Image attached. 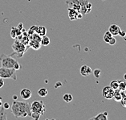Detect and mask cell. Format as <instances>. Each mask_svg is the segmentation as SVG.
<instances>
[{
	"instance_id": "obj_1",
	"label": "cell",
	"mask_w": 126,
	"mask_h": 120,
	"mask_svg": "<svg viewBox=\"0 0 126 120\" xmlns=\"http://www.w3.org/2000/svg\"><path fill=\"white\" fill-rule=\"evenodd\" d=\"M11 111L15 118H25L31 117V107L30 104L27 101H19L15 100L11 104Z\"/></svg>"
},
{
	"instance_id": "obj_2",
	"label": "cell",
	"mask_w": 126,
	"mask_h": 120,
	"mask_svg": "<svg viewBox=\"0 0 126 120\" xmlns=\"http://www.w3.org/2000/svg\"><path fill=\"white\" fill-rule=\"evenodd\" d=\"M0 62H1L2 67L14 69V66L17 60L12 57V55H6L2 53L0 56Z\"/></svg>"
},
{
	"instance_id": "obj_3",
	"label": "cell",
	"mask_w": 126,
	"mask_h": 120,
	"mask_svg": "<svg viewBox=\"0 0 126 120\" xmlns=\"http://www.w3.org/2000/svg\"><path fill=\"white\" fill-rule=\"evenodd\" d=\"M0 78L3 79H13L14 81H16V70L14 69L1 66L0 67Z\"/></svg>"
},
{
	"instance_id": "obj_4",
	"label": "cell",
	"mask_w": 126,
	"mask_h": 120,
	"mask_svg": "<svg viewBox=\"0 0 126 120\" xmlns=\"http://www.w3.org/2000/svg\"><path fill=\"white\" fill-rule=\"evenodd\" d=\"M31 111L36 112L40 114L41 115H44L45 113V104L42 100H35L33 101L30 105Z\"/></svg>"
},
{
	"instance_id": "obj_5",
	"label": "cell",
	"mask_w": 126,
	"mask_h": 120,
	"mask_svg": "<svg viewBox=\"0 0 126 120\" xmlns=\"http://www.w3.org/2000/svg\"><path fill=\"white\" fill-rule=\"evenodd\" d=\"M13 50L15 51L14 54H16L18 57H22L24 53L27 51V47L25 44H23L20 40H15L12 45Z\"/></svg>"
},
{
	"instance_id": "obj_6",
	"label": "cell",
	"mask_w": 126,
	"mask_h": 120,
	"mask_svg": "<svg viewBox=\"0 0 126 120\" xmlns=\"http://www.w3.org/2000/svg\"><path fill=\"white\" fill-rule=\"evenodd\" d=\"M113 94H114V90H112L109 85L104 87V89L102 90V96L108 100L113 98Z\"/></svg>"
},
{
	"instance_id": "obj_7",
	"label": "cell",
	"mask_w": 126,
	"mask_h": 120,
	"mask_svg": "<svg viewBox=\"0 0 126 120\" xmlns=\"http://www.w3.org/2000/svg\"><path fill=\"white\" fill-rule=\"evenodd\" d=\"M66 3L67 4L69 8L75 9L78 11H80V2H79V0H66Z\"/></svg>"
},
{
	"instance_id": "obj_8",
	"label": "cell",
	"mask_w": 126,
	"mask_h": 120,
	"mask_svg": "<svg viewBox=\"0 0 126 120\" xmlns=\"http://www.w3.org/2000/svg\"><path fill=\"white\" fill-rule=\"evenodd\" d=\"M79 72H80V74L83 77H87V76H89L92 73H93V69H91V67L84 64V65L81 66Z\"/></svg>"
},
{
	"instance_id": "obj_9",
	"label": "cell",
	"mask_w": 126,
	"mask_h": 120,
	"mask_svg": "<svg viewBox=\"0 0 126 120\" xmlns=\"http://www.w3.org/2000/svg\"><path fill=\"white\" fill-rule=\"evenodd\" d=\"M121 30V27H120L116 23H112L111 25L109 26V32L112 34L113 36H118V33Z\"/></svg>"
},
{
	"instance_id": "obj_10",
	"label": "cell",
	"mask_w": 126,
	"mask_h": 120,
	"mask_svg": "<svg viewBox=\"0 0 126 120\" xmlns=\"http://www.w3.org/2000/svg\"><path fill=\"white\" fill-rule=\"evenodd\" d=\"M32 93L29 89H23V90L20 91V96L23 100H28L29 98H32Z\"/></svg>"
},
{
	"instance_id": "obj_11",
	"label": "cell",
	"mask_w": 126,
	"mask_h": 120,
	"mask_svg": "<svg viewBox=\"0 0 126 120\" xmlns=\"http://www.w3.org/2000/svg\"><path fill=\"white\" fill-rule=\"evenodd\" d=\"M29 46L31 48H32L34 50H39L42 45L40 40H29Z\"/></svg>"
},
{
	"instance_id": "obj_12",
	"label": "cell",
	"mask_w": 126,
	"mask_h": 120,
	"mask_svg": "<svg viewBox=\"0 0 126 120\" xmlns=\"http://www.w3.org/2000/svg\"><path fill=\"white\" fill-rule=\"evenodd\" d=\"M67 11H68V17H69V20H77V15H78V13L79 11L75 10V9H72V8H69L67 9Z\"/></svg>"
},
{
	"instance_id": "obj_13",
	"label": "cell",
	"mask_w": 126,
	"mask_h": 120,
	"mask_svg": "<svg viewBox=\"0 0 126 120\" xmlns=\"http://www.w3.org/2000/svg\"><path fill=\"white\" fill-rule=\"evenodd\" d=\"M21 34H22V32L17 27H13L11 30V36L14 39H15L18 36L21 35Z\"/></svg>"
},
{
	"instance_id": "obj_14",
	"label": "cell",
	"mask_w": 126,
	"mask_h": 120,
	"mask_svg": "<svg viewBox=\"0 0 126 120\" xmlns=\"http://www.w3.org/2000/svg\"><path fill=\"white\" fill-rule=\"evenodd\" d=\"M91 119L93 120H107L108 119V112L105 111L104 113H100L97 115L94 116L93 118H92Z\"/></svg>"
},
{
	"instance_id": "obj_15",
	"label": "cell",
	"mask_w": 126,
	"mask_h": 120,
	"mask_svg": "<svg viewBox=\"0 0 126 120\" xmlns=\"http://www.w3.org/2000/svg\"><path fill=\"white\" fill-rule=\"evenodd\" d=\"M113 98L115 99V101H121L123 97H122V90H120L119 89L114 90V94H113Z\"/></svg>"
},
{
	"instance_id": "obj_16",
	"label": "cell",
	"mask_w": 126,
	"mask_h": 120,
	"mask_svg": "<svg viewBox=\"0 0 126 120\" xmlns=\"http://www.w3.org/2000/svg\"><path fill=\"white\" fill-rule=\"evenodd\" d=\"M36 33L40 36H46V34H47V28L44 26H38L37 29H36Z\"/></svg>"
},
{
	"instance_id": "obj_17",
	"label": "cell",
	"mask_w": 126,
	"mask_h": 120,
	"mask_svg": "<svg viewBox=\"0 0 126 120\" xmlns=\"http://www.w3.org/2000/svg\"><path fill=\"white\" fill-rule=\"evenodd\" d=\"M40 43H41V45H43V46H47V45L50 44V43H51L50 38L47 36H41Z\"/></svg>"
},
{
	"instance_id": "obj_18",
	"label": "cell",
	"mask_w": 126,
	"mask_h": 120,
	"mask_svg": "<svg viewBox=\"0 0 126 120\" xmlns=\"http://www.w3.org/2000/svg\"><path fill=\"white\" fill-rule=\"evenodd\" d=\"M118 89L120 90L124 91L126 89V81L125 80H118Z\"/></svg>"
},
{
	"instance_id": "obj_19",
	"label": "cell",
	"mask_w": 126,
	"mask_h": 120,
	"mask_svg": "<svg viewBox=\"0 0 126 120\" xmlns=\"http://www.w3.org/2000/svg\"><path fill=\"white\" fill-rule=\"evenodd\" d=\"M0 120H7V113L5 111V109L3 108V106L0 107Z\"/></svg>"
},
{
	"instance_id": "obj_20",
	"label": "cell",
	"mask_w": 126,
	"mask_h": 120,
	"mask_svg": "<svg viewBox=\"0 0 126 120\" xmlns=\"http://www.w3.org/2000/svg\"><path fill=\"white\" fill-rule=\"evenodd\" d=\"M63 100L65 101V102H71L73 100V96L71 94H63Z\"/></svg>"
},
{
	"instance_id": "obj_21",
	"label": "cell",
	"mask_w": 126,
	"mask_h": 120,
	"mask_svg": "<svg viewBox=\"0 0 126 120\" xmlns=\"http://www.w3.org/2000/svg\"><path fill=\"white\" fill-rule=\"evenodd\" d=\"M112 35L111 33H110L109 31H108V32H106L104 34V36H103V40H104V41L105 42V43H109V40L111 39L112 37Z\"/></svg>"
},
{
	"instance_id": "obj_22",
	"label": "cell",
	"mask_w": 126,
	"mask_h": 120,
	"mask_svg": "<svg viewBox=\"0 0 126 120\" xmlns=\"http://www.w3.org/2000/svg\"><path fill=\"white\" fill-rule=\"evenodd\" d=\"M48 94V91L46 88H40L38 90V95L40 97H46Z\"/></svg>"
},
{
	"instance_id": "obj_23",
	"label": "cell",
	"mask_w": 126,
	"mask_h": 120,
	"mask_svg": "<svg viewBox=\"0 0 126 120\" xmlns=\"http://www.w3.org/2000/svg\"><path fill=\"white\" fill-rule=\"evenodd\" d=\"M109 86L114 90H117L118 89V80H112V81L110 82Z\"/></svg>"
},
{
	"instance_id": "obj_24",
	"label": "cell",
	"mask_w": 126,
	"mask_h": 120,
	"mask_svg": "<svg viewBox=\"0 0 126 120\" xmlns=\"http://www.w3.org/2000/svg\"><path fill=\"white\" fill-rule=\"evenodd\" d=\"M41 117V115L39 113H36V112H32V114H31V118L35 119V120H38L40 119Z\"/></svg>"
},
{
	"instance_id": "obj_25",
	"label": "cell",
	"mask_w": 126,
	"mask_h": 120,
	"mask_svg": "<svg viewBox=\"0 0 126 120\" xmlns=\"http://www.w3.org/2000/svg\"><path fill=\"white\" fill-rule=\"evenodd\" d=\"M93 73V75H94L95 78H99L100 77L101 70H100V69H95Z\"/></svg>"
},
{
	"instance_id": "obj_26",
	"label": "cell",
	"mask_w": 126,
	"mask_h": 120,
	"mask_svg": "<svg viewBox=\"0 0 126 120\" xmlns=\"http://www.w3.org/2000/svg\"><path fill=\"white\" fill-rule=\"evenodd\" d=\"M116 43V38L114 37V36H112V37L109 40V41L108 44H110V45H114Z\"/></svg>"
},
{
	"instance_id": "obj_27",
	"label": "cell",
	"mask_w": 126,
	"mask_h": 120,
	"mask_svg": "<svg viewBox=\"0 0 126 120\" xmlns=\"http://www.w3.org/2000/svg\"><path fill=\"white\" fill-rule=\"evenodd\" d=\"M118 36H120L121 37H125L126 36V32L124 30H120V32L118 33Z\"/></svg>"
},
{
	"instance_id": "obj_28",
	"label": "cell",
	"mask_w": 126,
	"mask_h": 120,
	"mask_svg": "<svg viewBox=\"0 0 126 120\" xmlns=\"http://www.w3.org/2000/svg\"><path fill=\"white\" fill-rule=\"evenodd\" d=\"M121 101V105L125 107V108H126V96L125 98H123L120 101Z\"/></svg>"
},
{
	"instance_id": "obj_29",
	"label": "cell",
	"mask_w": 126,
	"mask_h": 120,
	"mask_svg": "<svg viewBox=\"0 0 126 120\" xmlns=\"http://www.w3.org/2000/svg\"><path fill=\"white\" fill-rule=\"evenodd\" d=\"M2 106H3V108H4V109H9V108L11 107L10 104H9L8 102H5V103H3V104H2Z\"/></svg>"
},
{
	"instance_id": "obj_30",
	"label": "cell",
	"mask_w": 126,
	"mask_h": 120,
	"mask_svg": "<svg viewBox=\"0 0 126 120\" xmlns=\"http://www.w3.org/2000/svg\"><path fill=\"white\" fill-rule=\"evenodd\" d=\"M4 79L3 78H0V88H2V86L4 85Z\"/></svg>"
},
{
	"instance_id": "obj_31",
	"label": "cell",
	"mask_w": 126,
	"mask_h": 120,
	"mask_svg": "<svg viewBox=\"0 0 126 120\" xmlns=\"http://www.w3.org/2000/svg\"><path fill=\"white\" fill-rule=\"evenodd\" d=\"M2 106V98H0V107Z\"/></svg>"
},
{
	"instance_id": "obj_32",
	"label": "cell",
	"mask_w": 126,
	"mask_h": 120,
	"mask_svg": "<svg viewBox=\"0 0 126 120\" xmlns=\"http://www.w3.org/2000/svg\"><path fill=\"white\" fill-rule=\"evenodd\" d=\"M124 80L126 81V73H125V75H124Z\"/></svg>"
},
{
	"instance_id": "obj_33",
	"label": "cell",
	"mask_w": 126,
	"mask_h": 120,
	"mask_svg": "<svg viewBox=\"0 0 126 120\" xmlns=\"http://www.w3.org/2000/svg\"><path fill=\"white\" fill-rule=\"evenodd\" d=\"M13 98H14V99H15V100H16V96H14Z\"/></svg>"
},
{
	"instance_id": "obj_34",
	"label": "cell",
	"mask_w": 126,
	"mask_h": 120,
	"mask_svg": "<svg viewBox=\"0 0 126 120\" xmlns=\"http://www.w3.org/2000/svg\"><path fill=\"white\" fill-rule=\"evenodd\" d=\"M124 91H125V94H126V89H125V90Z\"/></svg>"
}]
</instances>
